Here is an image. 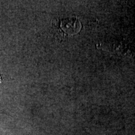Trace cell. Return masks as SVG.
<instances>
[{
  "mask_svg": "<svg viewBox=\"0 0 135 135\" xmlns=\"http://www.w3.org/2000/svg\"><path fill=\"white\" fill-rule=\"evenodd\" d=\"M79 27H80L79 26V21L73 18L66 20L62 23V28L68 33H76L79 31L77 30V28H79Z\"/></svg>",
  "mask_w": 135,
  "mask_h": 135,
  "instance_id": "obj_1",
  "label": "cell"
}]
</instances>
